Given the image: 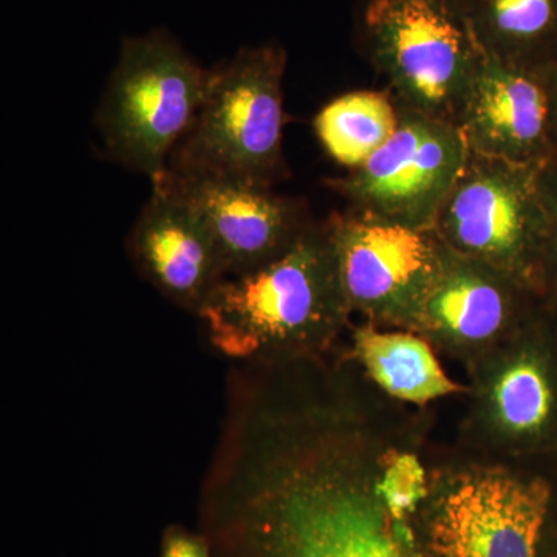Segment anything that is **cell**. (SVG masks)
<instances>
[{
  "label": "cell",
  "mask_w": 557,
  "mask_h": 557,
  "mask_svg": "<svg viewBox=\"0 0 557 557\" xmlns=\"http://www.w3.org/2000/svg\"><path fill=\"white\" fill-rule=\"evenodd\" d=\"M223 423L200 497L212 557H416L343 406H256Z\"/></svg>",
  "instance_id": "1"
},
{
  "label": "cell",
  "mask_w": 557,
  "mask_h": 557,
  "mask_svg": "<svg viewBox=\"0 0 557 557\" xmlns=\"http://www.w3.org/2000/svg\"><path fill=\"white\" fill-rule=\"evenodd\" d=\"M348 313L327 222H313L277 259L220 282L197 317L220 355L252 364L310 358Z\"/></svg>",
  "instance_id": "2"
},
{
  "label": "cell",
  "mask_w": 557,
  "mask_h": 557,
  "mask_svg": "<svg viewBox=\"0 0 557 557\" xmlns=\"http://www.w3.org/2000/svg\"><path fill=\"white\" fill-rule=\"evenodd\" d=\"M285 69L287 51L267 42L209 70L199 112L166 170L273 188L287 175Z\"/></svg>",
  "instance_id": "3"
},
{
  "label": "cell",
  "mask_w": 557,
  "mask_h": 557,
  "mask_svg": "<svg viewBox=\"0 0 557 557\" xmlns=\"http://www.w3.org/2000/svg\"><path fill=\"white\" fill-rule=\"evenodd\" d=\"M209 70L172 33L127 36L97 115L106 149L156 180L166 171L207 94Z\"/></svg>",
  "instance_id": "4"
},
{
  "label": "cell",
  "mask_w": 557,
  "mask_h": 557,
  "mask_svg": "<svg viewBox=\"0 0 557 557\" xmlns=\"http://www.w3.org/2000/svg\"><path fill=\"white\" fill-rule=\"evenodd\" d=\"M361 39L399 108L457 126L483 54L457 0H368Z\"/></svg>",
  "instance_id": "5"
},
{
  "label": "cell",
  "mask_w": 557,
  "mask_h": 557,
  "mask_svg": "<svg viewBox=\"0 0 557 557\" xmlns=\"http://www.w3.org/2000/svg\"><path fill=\"white\" fill-rule=\"evenodd\" d=\"M539 170L469 150L432 230L450 251L485 263L548 299Z\"/></svg>",
  "instance_id": "6"
},
{
  "label": "cell",
  "mask_w": 557,
  "mask_h": 557,
  "mask_svg": "<svg viewBox=\"0 0 557 557\" xmlns=\"http://www.w3.org/2000/svg\"><path fill=\"white\" fill-rule=\"evenodd\" d=\"M469 148L456 124L399 108L397 131L362 166L327 180L355 211L432 228L463 171Z\"/></svg>",
  "instance_id": "7"
},
{
  "label": "cell",
  "mask_w": 557,
  "mask_h": 557,
  "mask_svg": "<svg viewBox=\"0 0 557 557\" xmlns=\"http://www.w3.org/2000/svg\"><path fill=\"white\" fill-rule=\"evenodd\" d=\"M327 226L350 311L413 325L445 258L434 230L350 208L330 215Z\"/></svg>",
  "instance_id": "8"
},
{
  "label": "cell",
  "mask_w": 557,
  "mask_h": 557,
  "mask_svg": "<svg viewBox=\"0 0 557 557\" xmlns=\"http://www.w3.org/2000/svg\"><path fill=\"white\" fill-rule=\"evenodd\" d=\"M152 186L183 201L199 218L218 249L226 277L267 265L313 225L302 200L267 186L166 170Z\"/></svg>",
  "instance_id": "9"
},
{
  "label": "cell",
  "mask_w": 557,
  "mask_h": 557,
  "mask_svg": "<svg viewBox=\"0 0 557 557\" xmlns=\"http://www.w3.org/2000/svg\"><path fill=\"white\" fill-rule=\"evenodd\" d=\"M552 500L542 479L471 475L440 500L429 545L434 557H537Z\"/></svg>",
  "instance_id": "10"
},
{
  "label": "cell",
  "mask_w": 557,
  "mask_h": 557,
  "mask_svg": "<svg viewBox=\"0 0 557 557\" xmlns=\"http://www.w3.org/2000/svg\"><path fill=\"white\" fill-rule=\"evenodd\" d=\"M548 69L509 64L483 51L457 119L471 152L530 168L557 156Z\"/></svg>",
  "instance_id": "11"
},
{
  "label": "cell",
  "mask_w": 557,
  "mask_h": 557,
  "mask_svg": "<svg viewBox=\"0 0 557 557\" xmlns=\"http://www.w3.org/2000/svg\"><path fill=\"white\" fill-rule=\"evenodd\" d=\"M545 300L500 271L445 247L442 269L413 325L450 346H491L504 335H518Z\"/></svg>",
  "instance_id": "12"
},
{
  "label": "cell",
  "mask_w": 557,
  "mask_h": 557,
  "mask_svg": "<svg viewBox=\"0 0 557 557\" xmlns=\"http://www.w3.org/2000/svg\"><path fill=\"white\" fill-rule=\"evenodd\" d=\"M129 252L139 273L164 298L194 314L226 278L203 223L159 186H152L131 231Z\"/></svg>",
  "instance_id": "13"
},
{
  "label": "cell",
  "mask_w": 557,
  "mask_h": 557,
  "mask_svg": "<svg viewBox=\"0 0 557 557\" xmlns=\"http://www.w3.org/2000/svg\"><path fill=\"white\" fill-rule=\"evenodd\" d=\"M545 300L520 330V348L493 380L491 418L509 440L557 449V330Z\"/></svg>",
  "instance_id": "14"
},
{
  "label": "cell",
  "mask_w": 557,
  "mask_h": 557,
  "mask_svg": "<svg viewBox=\"0 0 557 557\" xmlns=\"http://www.w3.org/2000/svg\"><path fill=\"white\" fill-rule=\"evenodd\" d=\"M457 2L486 54L531 67H549L557 57V0Z\"/></svg>",
  "instance_id": "15"
},
{
  "label": "cell",
  "mask_w": 557,
  "mask_h": 557,
  "mask_svg": "<svg viewBox=\"0 0 557 557\" xmlns=\"http://www.w3.org/2000/svg\"><path fill=\"white\" fill-rule=\"evenodd\" d=\"M355 354L370 379L403 401L426 405L458 391L428 341L412 333L362 325L355 332Z\"/></svg>",
  "instance_id": "16"
},
{
  "label": "cell",
  "mask_w": 557,
  "mask_h": 557,
  "mask_svg": "<svg viewBox=\"0 0 557 557\" xmlns=\"http://www.w3.org/2000/svg\"><path fill=\"white\" fill-rule=\"evenodd\" d=\"M399 106L391 91H348L314 119L322 148L347 171L362 166L397 131Z\"/></svg>",
  "instance_id": "17"
},
{
  "label": "cell",
  "mask_w": 557,
  "mask_h": 557,
  "mask_svg": "<svg viewBox=\"0 0 557 557\" xmlns=\"http://www.w3.org/2000/svg\"><path fill=\"white\" fill-rule=\"evenodd\" d=\"M376 491L388 512L403 520L426 494V475L412 454L391 453L383 457Z\"/></svg>",
  "instance_id": "18"
},
{
  "label": "cell",
  "mask_w": 557,
  "mask_h": 557,
  "mask_svg": "<svg viewBox=\"0 0 557 557\" xmlns=\"http://www.w3.org/2000/svg\"><path fill=\"white\" fill-rule=\"evenodd\" d=\"M545 212L544 277L549 300L557 299V156L539 170Z\"/></svg>",
  "instance_id": "19"
},
{
  "label": "cell",
  "mask_w": 557,
  "mask_h": 557,
  "mask_svg": "<svg viewBox=\"0 0 557 557\" xmlns=\"http://www.w3.org/2000/svg\"><path fill=\"white\" fill-rule=\"evenodd\" d=\"M160 557H212L211 545L201 531L172 523L161 536Z\"/></svg>",
  "instance_id": "20"
},
{
  "label": "cell",
  "mask_w": 557,
  "mask_h": 557,
  "mask_svg": "<svg viewBox=\"0 0 557 557\" xmlns=\"http://www.w3.org/2000/svg\"><path fill=\"white\" fill-rule=\"evenodd\" d=\"M549 90H552L553 112H555V123L557 132V57L549 64L548 69Z\"/></svg>",
  "instance_id": "21"
}]
</instances>
